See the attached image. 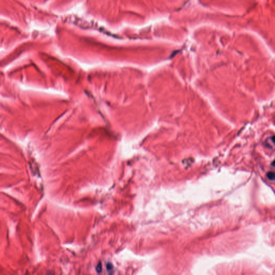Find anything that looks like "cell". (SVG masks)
Returning <instances> with one entry per match:
<instances>
[{
	"label": "cell",
	"mask_w": 275,
	"mask_h": 275,
	"mask_svg": "<svg viewBox=\"0 0 275 275\" xmlns=\"http://www.w3.org/2000/svg\"><path fill=\"white\" fill-rule=\"evenodd\" d=\"M96 271L98 273H101L102 272V263H101V262H100L98 263V264L96 266Z\"/></svg>",
	"instance_id": "obj_1"
},
{
	"label": "cell",
	"mask_w": 275,
	"mask_h": 275,
	"mask_svg": "<svg viewBox=\"0 0 275 275\" xmlns=\"http://www.w3.org/2000/svg\"><path fill=\"white\" fill-rule=\"evenodd\" d=\"M268 178L270 180H274L275 179V173L273 172H269L268 174Z\"/></svg>",
	"instance_id": "obj_2"
},
{
	"label": "cell",
	"mask_w": 275,
	"mask_h": 275,
	"mask_svg": "<svg viewBox=\"0 0 275 275\" xmlns=\"http://www.w3.org/2000/svg\"><path fill=\"white\" fill-rule=\"evenodd\" d=\"M106 268L108 269V270L110 271V270H112L113 265H112L111 263H108L107 265H106Z\"/></svg>",
	"instance_id": "obj_3"
}]
</instances>
